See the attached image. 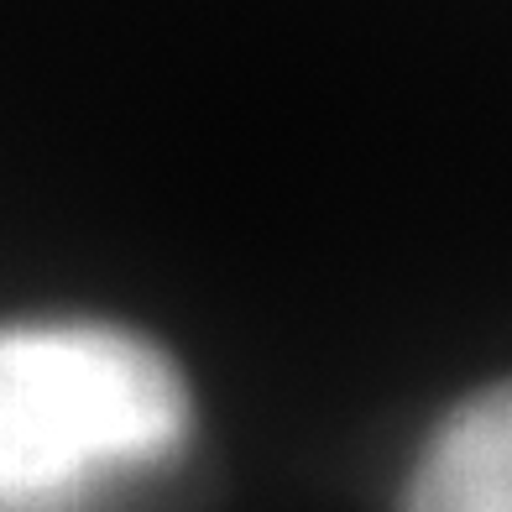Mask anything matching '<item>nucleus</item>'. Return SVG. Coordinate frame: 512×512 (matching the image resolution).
I'll list each match as a JSON object with an SVG mask.
<instances>
[{
    "mask_svg": "<svg viewBox=\"0 0 512 512\" xmlns=\"http://www.w3.org/2000/svg\"><path fill=\"white\" fill-rule=\"evenodd\" d=\"M183 371L100 319L0 324V512H95L189 450Z\"/></svg>",
    "mask_w": 512,
    "mask_h": 512,
    "instance_id": "obj_1",
    "label": "nucleus"
},
{
    "mask_svg": "<svg viewBox=\"0 0 512 512\" xmlns=\"http://www.w3.org/2000/svg\"><path fill=\"white\" fill-rule=\"evenodd\" d=\"M403 512H512V382L465 398L434 429Z\"/></svg>",
    "mask_w": 512,
    "mask_h": 512,
    "instance_id": "obj_2",
    "label": "nucleus"
}]
</instances>
